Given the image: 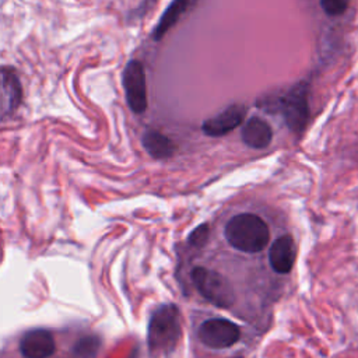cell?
Instances as JSON below:
<instances>
[{
	"mask_svg": "<svg viewBox=\"0 0 358 358\" xmlns=\"http://www.w3.org/2000/svg\"><path fill=\"white\" fill-rule=\"evenodd\" d=\"M21 84L15 71L10 67L1 69V116L10 115L21 102Z\"/></svg>",
	"mask_w": 358,
	"mask_h": 358,
	"instance_id": "11",
	"label": "cell"
},
{
	"mask_svg": "<svg viewBox=\"0 0 358 358\" xmlns=\"http://www.w3.org/2000/svg\"><path fill=\"white\" fill-rule=\"evenodd\" d=\"M208 235H210V228L207 224H201L199 225L196 229H193L190 232V236H189V243L194 248H201L207 239H208Z\"/></svg>",
	"mask_w": 358,
	"mask_h": 358,
	"instance_id": "15",
	"label": "cell"
},
{
	"mask_svg": "<svg viewBox=\"0 0 358 358\" xmlns=\"http://www.w3.org/2000/svg\"><path fill=\"white\" fill-rule=\"evenodd\" d=\"M123 87L126 101L131 112L143 113L147 109V90L143 64L138 60H130L123 71Z\"/></svg>",
	"mask_w": 358,
	"mask_h": 358,
	"instance_id": "6",
	"label": "cell"
},
{
	"mask_svg": "<svg viewBox=\"0 0 358 358\" xmlns=\"http://www.w3.org/2000/svg\"><path fill=\"white\" fill-rule=\"evenodd\" d=\"M190 4H192V3H190V1H186V0H176V1H172V3L168 6V8L164 11V14L161 15L158 25H157L155 29L152 31V38H154V39H161V38L166 34V31L175 25V22L179 20V17L185 13V10H186Z\"/></svg>",
	"mask_w": 358,
	"mask_h": 358,
	"instance_id": "13",
	"label": "cell"
},
{
	"mask_svg": "<svg viewBox=\"0 0 358 358\" xmlns=\"http://www.w3.org/2000/svg\"><path fill=\"white\" fill-rule=\"evenodd\" d=\"M296 256V246L291 235L278 236L268 249V262L278 274H287L292 270Z\"/></svg>",
	"mask_w": 358,
	"mask_h": 358,
	"instance_id": "9",
	"label": "cell"
},
{
	"mask_svg": "<svg viewBox=\"0 0 358 358\" xmlns=\"http://www.w3.org/2000/svg\"><path fill=\"white\" fill-rule=\"evenodd\" d=\"M180 337L179 310L175 305L158 306L148 323V347L152 352L171 351Z\"/></svg>",
	"mask_w": 358,
	"mask_h": 358,
	"instance_id": "2",
	"label": "cell"
},
{
	"mask_svg": "<svg viewBox=\"0 0 358 358\" xmlns=\"http://www.w3.org/2000/svg\"><path fill=\"white\" fill-rule=\"evenodd\" d=\"M282 116L287 126L295 131L301 133L308 122V99H306V87L298 84L291 88L278 102Z\"/></svg>",
	"mask_w": 358,
	"mask_h": 358,
	"instance_id": "5",
	"label": "cell"
},
{
	"mask_svg": "<svg viewBox=\"0 0 358 358\" xmlns=\"http://www.w3.org/2000/svg\"><path fill=\"white\" fill-rule=\"evenodd\" d=\"M224 236L234 249L243 253H257L268 245L270 231L260 215L241 213L225 224Z\"/></svg>",
	"mask_w": 358,
	"mask_h": 358,
	"instance_id": "1",
	"label": "cell"
},
{
	"mask_svg": "<svg viewBox=\"0 0 358 358\" xmlns=\"http://www.w3.org/2000/svg\"><path fill=\"white\" fill-rule=\"evenodd\" d=\"M197 336L204 345L220 350L234 345L241 337V330L228 319L214 317L207 319L200 324Z\"/></svg>",
	"mask_w": 358,
	"mask_h": 358,
	"instance_id": "4",
	"label": "cell"
},
{
	"mask_svg": "<svg viewBox=\"0 0 358 358\" xmlns=\"http://www.w3.org/2000/svg\"><path fill=\"white\" fill-rule=\"evenodd\" d=\"M20 351L24 358H49L55 352L53 336L45 329L29 330L20 341Z\"/></svg>",
	"mask_w": 358,
	"mask_h": 358,
	"instance_id": "8",
	"label": "cell"
},
{
	"mask_svg": "<svg viewBox=\"0 0 358 358\" xmlns=\"http://www.w3.org/2000/svg\"><path fill=\"white\" fill-rule=\"evenodd\" d=\"M101 340L96 336H84L77 340L73 351L77 358H94L99 350Z\"/></svg>",
	"mask_w": 358,
	"mask_h": 358,
	"instance_id": "14",
	"label": "cell"
},
{
	"mask_svg": "<svg viewBox=\"0 0 358 358\" xmlns=\"http://www.w3.org/2000/svg\"><path fill=\"white\" fill-rule=\"evenodd\" d=\"M245 115H246L245 105L232 103L228 108H225L222 112H220L217 116L204 120L203 131L207 136H213V137L227 134L228 131L234 130L236 126H239L243 122Z\"/></svg>",
	"mask_w": 358,
	"mask_h": 358,
	"instance_id": "7",
	"label": "cell"
},
{
	"mask_svg": "<svg viewBox=\"0 0 358 358\" xmlns=\"http://www.w3.org/2000/svg\"><path fill=\"white\" fill-rule=\"evenodd\" d=\"M320 6L329 15H341L345 11L348 3L340 0H322Z\"/></svg>",
	"mask_w": 358,
	"mask_h": 358,
	"instance_id": "16",
	"label": "cell"
},
{
	"mask_svg": "<svg viewBox=\"0 0 358 358\" xmlns=\"http://www.w3.org/2000/svg\"><path fill=\"white\" fill-rule=\"evenodd\" d=\"M192 280L199 294L218 308H231L235 303V289L221 273L197 266L192 270Z\"/></svg>",
	"mask_w": 358,
	"mask_h": 358,
	"instance_id": "3",
	"label": "cell"
},
{
	"mask_svg": "<svg viewBox=\"0 0 358 358\" xmlns=\"http://www.w3.org/2000/svg\"><path fill=\"white\" fill-rule=\"evenodd\" d=\"M141 141L145 151L157 159L169 158L175 152L173 141L157 130H147L143 134Z\"/></svg>",
	"mask_w": 358,
	"mask_h": 358,
	"instance_id": "12",
	"label": "cell"
},
{
	"mask_svg": "<svg viewBox=\"0 0 358 358\" xmlns=\"http://www.w3.org/2000/svg\"><path fill=\"white\" fill-rule=\"evenodd\" d=\"M242 141L250 148H266L273 138V130L270 124L257 116L249 117L241 130Z\"/></svg>",
	"mask_w": 358,
	"mask_h": 358,
	"instance_id": "10",
	"label": "cell"
}]
</instances>
